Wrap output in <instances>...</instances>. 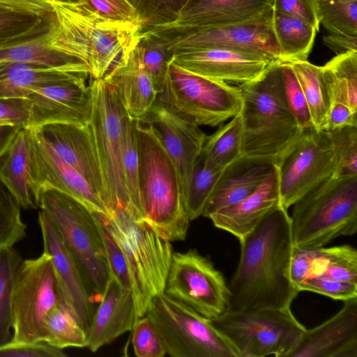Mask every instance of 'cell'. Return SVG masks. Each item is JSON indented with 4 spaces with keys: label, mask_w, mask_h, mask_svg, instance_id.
<instances>
[{
    "label": "cell",
    "mask_w": 357,
    "mask_h": 357,
    "mask_svg": "<svg viewBox=\"0 0 357 357\" xmlns=\"http://www.w3.org/2000/svg\"><path fill=\"white\" fill-rule=\"evenodd\" d=\"M87 77L38 89L26 96L31 102L29 128L52 123H89L92 92L86 84Z\"/></svg>",
    "instance_id": "ffe728a7"
},
{
    "label": "cell",
    "mask_w": 357,
    "mask_h": 357,
    "mask_svg": "<svg viewBox=\"0 0 357 357\" xmlns=\"http://www.w3.org/2000/svg\"><path fill=\"white\" fill-rule=\"evenodd\" d=\"M78 1L86 2L93 10L109 18L141 22L135 8L128 0H78Z\"/></svg>",
    "instance_id": "11a10c76"
},
{
    "label": "cell",
    "mask_w": 357,
    "mask_h": 357,
    "mask_svg": "<svg viewBox=\"0 0 357 357\" xmlns=\"http://www.w3.org/2000/svg\"><path fill=\"white\" fill-rule=\"evenodd\" d=\"M294 247H323L357 231V175L331 176L293 205Z\"/></svg>",
    "instance_id": "8992f818"
},
{
    "label": "cell",
    "mask_w": 357,
    "mask_h": 357,
    "mask_svg": "<svg viewBox=\"0 0 357 357\" xmlns=\"http://www.w3.org/2000/svg\"><path fill=\"white\" fill-rule=\"evenodd\" d=\"M136 124L137 120L128 114L122 126L121 160L130 202L133 206L142 207L139 192V158Z\"/></svg>",
    "instance_id": "8d00e7d4"
},
{
    "label": "cell",
    "mask_w": 357,
    "mask_h": 357,
    "mask_svg": "<svg viewBox=\"0 0 357 357\" xmlns=\"http://www.w3.org/2000/svg\"><path fill=\"white\" fill-rule=\"evenodd\" d=\"M33 198L37 207L52 220L86 284L99 301L109 278V270L92 212L70 195L47 186L41 187Z\"/></svg>",
    "instance_id": "52a82bcc"
},
{
    "label": "cell",
    "mask_w": 357,
    "mask_h": 357,
    "mask_svg": "<svg viewBox=\"0 0 357 357\" xmlns=\"http://www.w3.org/2000/svg\"><path fill=\"white\" fill-rule=\"evenodd\" d=\"M278 158L242 155L220 173L202 215L234 205L252 194L275 167Z\"/></svg>",
    "instance_id": "cb8c5ba5"
},
{
    "label": "cell",
    "mask_w": 357,
    "mask_h": 357,
    "mask_svg": "<svg viewBox=\"0 0 357 357\" xmlns=\"http://www.w3.org/2000/svg\"><path fill=\"white\" fill-rule=\"evenodd\" d=\"M38 223L43 251L51 257L63 300L87 335L93 315L85 281L52 220L43 211L38 213Z\"/></svg>",
    "instance_id": "44dd1931"
},
{
    "label": "cell",
    "mask_w": 357,
    "mask_h": 357,
    "mask_svg": "<svg viewBox=\"0 0 357 357\" xmlns=\"http://www.w3.org/2000/svg\"><path fill=\"white\" fill-rule=\"evenodd\" d=\"M47 1L54 15L50 46L86 64L93 79H102L142 38L139 21L105 17L84 1Z\"/></svg>",
    "instance_id": "7a4b0ae2"
},
{
    "label": "cell",
    "mask_w": 357,
    "mask_h": 357,
    "mask_svg": "<svg viewBox=\"0 0 357 357\" xmlns=\"http://www.w3.org/2000/svg\"><path fill=\"white\" fill-rule=\"evenodd\" d=\"M149 124L177 171L181 192L189 183L195 163L206 135L199 126L178 114L157 98L148 112L137 119Z\"/></svg>",
    "instance_id": "2e32d148"
},
{
    "label": "cell",
    "mask_w": 357,
    "mask_h": 357,
    "mask_svg": "<svg viewBox=\"0 0 357 357\" xmlns=\"http://www.w3.org/2000/svg\"><path fill=\"white\" fill-rule=\"evenodd\" d=\"M89 67L77 62L61 67L32 64L0 65V98L26 97L38 89L90 75Z\"/></svg>",
    "instance_id": "83f0119b"
},
{
    "label": "cell",
    "mask_w": 357,
    "mask_h": 357,
    "mask_svg": "<svg viewBox=\"0 0 357 357\" xmlns=\"http://www.w3.org/2000/svg\"><path fill=\"white\" fill-rule=\"evenodd\" d=\"M45 331L44 342L55 348L63 350L69 347H87L86 333L64 301L49 312Z\"/></svg>",
    "instance_id": "e575fe53"
},
{
    "label": "cell",
    "mask_w": 357,
    "mask_h": 357,
    "mask_svg": "<svg viewBox=\"0 0 357 357\" xmlns=\"http://www.w3.org/2000/svg\"><path fill=\"white\" fill-rule=\"evenodd\" d=\"M279 206L281 205L275 165L252 194L234 205L215 212L208 218L214 226L229 232L239 241Z\"/></svg>",
    "instance_id": "4316f807"
},
{
    "label": "cell",
    "mask_w": 357,
    "mask_h": 357,
    "mask_svg": "<svg viewBox=\"0 0 357 357\" xmlns=\"http://www.w3.org/2000/svg\"><path fill=\"white\" fill-rule=\"evenodd\" d=\"M332 103H342L357 112V51L337 54L321 66Z\"/></svg>",
    "instance_id": "1f68e13d"
},
{
    "label": "cell",
    "mask_w": 357,
    "mask_h": 357,
    "mask_svg": "<svg viewBox=\"0 0 357 357\" xmlns=\"http://www.w3.org/2000/svg\"><path fill=\"white\" fill-rule=\"evenodd\" d=\"M298 289L299 291L315 292L343 301L357 297V284L324 277H316L307 280Z\"/></svg>",
    "instance_id": "f907efd6"
},
{
    "label": "cell",
    "mask_w": 357,
    "mask_h": 357,
    "mask_svg": "<svg viewBox=\"0 0 357 357\" xmlns=\"http://www.w3.org/2000/svg\"><path fill=\"white\" fill-rule=\"evenodd\" d=\"M55 1H61V2H68V3L78 1V0H55Z\"/></svg>",
    "instance_id": "91938a15"
},
{
    "label": "cell",
    "mask_w": 357,
    "mask_h": 357,
    "mask_svg": "<svg viewBox=\"0 0 357 357\" xmlns=\"http://www.w3.org/2000/svg\"><path fill=\"white\" fill-rule=\"evenodd\" d=\"M273 10L298 18L319 30L317 0H273Z\"/></svg>",
    "instance_id": "db71d44e"
},
{
    "label": "cell",
    "mask_w": 357,
    "mask_h": 357,
    "mask_svg": "<svg viewBox=\"0 0 357 357\" xmlns=\"http://www.w3.org/2000/svg\"><path fill=\"white\" fill-rule=\"evenodd\" d=\"M21 128L13 126H0V158L6 152Z\"/></svg>",
    "instance_id": "680465c9"
},
{
    "label": "cell",
    "mask_w": 357,
    "mask_h": 357,
    "mask_svg": "<svg viewBox=\"0 0 357 357\" xmlns=\"http://www.w3.org/2000/svg\"><path fill=\"white\" fill-rule=\"evenodd\" d=\"M140 43L144 68L158 95L165 88L171 56L163 47L146 38H142Z\"/></svg>",
    "instance_id": "7dc6e473"
},
{
    "label": "cell",
    "mask_w": 357,
    "mask_h": 357,
    "mask_svg": "<svg viewBox=\"0 0 357 357\" xmlns=\"http://www.w3.org/2000/svg\"><path fill=\"white\" fill-rule=\"evenodd\" d=\"M54 21L52 17L31 31L0 45V65L24 63L61 67L82 62L54 50L49 45L50 32Z\"/></svg>",
    "instance_id": "f1b7e54d"
},
{
    "label": "cell",
    "mask_w": 357,
    "mask_h": 357,
    "mask_svg": "<svg viewBox=\"0 0 357 357\" xmlns=\"http://www.w3.org/2000/svg\"><path fill=\"white\" fill-rule=\"evenodd\" d=\"M306 99L314 128L325 130L331 107L328 91L321 66L306 61L289 62Z\"/></svg>",
    "instance_id": "836d02e7"
},
{
    "label": "cell",
    "mask_w": 357,
    "mask_h": 357,
    "mask_svg": "<svg viewBox=\"0 0 357 357\" xmlns=\"http://www.w3.org/2000/svg\"><path fill=\"white\" fill-rule=\"evenodd\" d=\"M164 293L209 319L227 310L229 290L222 273L195 249L173 252Z\"/></svg>",
    "instance_id": "9a60e30c"
},
{
    "label": "cell",
    "mask_w": 357,
    "mask_h": 357,
    "mask_svg": "<svg viewBox=\"0 0 357 357\" xmlns=\"http://www.w3.org/2000/svg\"><path fill=\"white\" fill-rule=\"evenodd\" d=\"M173 357H238L211 319L163 293L154 297L145 314Z\"/></svg>",
    "instance_id": "9c48e42d"
},
{
    "label": "cell",
    "mask_w": 357,
    "mask_h": 357,
    "mask_svg": "<svg viewBox=\"0 0 357 357\" xmlns=\"http://www.w3.org/2000/svg\"><path fill=\"white\" fill-rule=\"evenodd\" d=\"M92 107L89 123L92 129L105 183L104 208L130 203L121 160L123 122L128 114L118 96L103 79L89 82Z\"/></svg>",
    "instance_id": "4fadbf2b"
},
{
    "label": "cell",
    "mask_w": 357,
    "mask_h": 357,
    "mask_svg": "<svg viewBox=\"0 0 357 357\" xmlns=\"http://www.w3.org/2000/svg\"><path fill=\"white\" fill-rule=\"evenodd\" d=\"M276 169L280 205L288 210L333 176L335 158L327 132L302 130L278 158Z\"/></svg>",
    "instance_id": "5bb4252c"
},
{
    "label": "cell",
    "mask_w": 357,
    "mask_h": 357,
    "mask_svg": "<svg viewBox=\"0 0 357 357\" xmlns=\"http://www.w3.org/2000/svg\"><path fill=\"white\" fill-rule=\"evenodd\" d=\"M274 61L262 54L220 47L184 50L171 56L172 63L188 71L239 84L255 79Z\"/></svg>",
    "instance_id": "ac0fdd59"
},
{
    "label": "cell",
    "mask_w": 357,
    "mask_h": 357,
    "mask_svg": "<svg viewBox=\"0 0 357 357\" xmlns=\"http://www.w3.org/2000/svg\"><path fill=\"white\" fill-rule=\"evenodd\" d=\"M62 349L45 342H29L10 340L0 345V357H65Z\"/></svg>",
    "instance_id": "816d5d0a"
},
{
    "label": "cell",
    "mask_w": 357,
    "mask_h": 357,
    "mask_svg": "<svg viewBox=\"0 0 357 357\" xmlns=\"http://www.w3.org/2000/svg\"><path fill=\"white\" fill-rule=\"evenodd\" d=\"M30 174L29 130L23 128L0 158V183L26 210L38 208L29 188Z\"/></svg>",
    "instance_id": "f546056e"
},
{
    "label": "cell",
    "mask_w": 357,
    "mask_h": 357,
    "mask_svg": "<svg viewBox=\"0 0 357 357\" xmlns=\"http://www.w3.org/2000/svg\"><path fill=\"white\" fill-rule=\"evenodd\" d=\"M142 24V31L174 20L188 0H128Z\"/></svg>",
    "instance_id": "7bdbcfd3"
},
{
    "label": "cell",
    "mask_w": 357,
    "mask_h": 357,
    "mask_svg": "<svg viewBox=\"0 0 357 357\" xmlns=\"http://www.w3.org/2000/svg\"><path fill=\"white\" fill-rule=\"evenodd\" d=\"M53 13L47 16L14 9H0V45L31 31Z\"/></svg>",
    "instance_id": "bcb514c9"
},
{
    "label": "cell",
    "mask_w": 357,
    "mask_h": 357,
    "mask_svg": "<svg viewBox=\"0 0 357 357\" xmlns=\"http://www.w3.org/2000/svg\"><path fill=\"white\" fill-rule=\"evenodd\" d=\"M273 0H188L172 22L142 32L242 23L269 16Z\"/></svg>",
    "instance_id": "603a6c76"
},
{
    "label": "cell",
    "mask_w": 357,
    "mask_h": 357,
    "mask_svg": "<svg viewBox=\"0 0 357 357\" xmlns=\"http://www.w3.org/2000/svg\"><path fill=\"white\" fill-rule=\"evenodd\" d=\"M331 142L335 170L332 176L357 175V126H345L326 131Z\"/></svg>",
    "instance_id": "60d3db41"
},
{
    "label": "cell",
    "mask_w": 357,
    "mask_h": 357,
    "mask_svg": "<svg viewBox=\"0 0 357 357\" xmlns=\"http://www.w3.org/2000/svg\"><path fill=\"white\" fill-rule=\"evenodd\" d=\"M31 128L86 181L102 199L105 192V183L89 123H52Z\"/></svg>",
    "instance_id": "d6986e66"
},
{
    "label": "cell",
    "mask_w": 357,
    "mask_h": 357,
    "mask_svg": "<svg viewBox=\"0 0 357 357\" xmlns=\"http://www.w3.org/2000/svg\"><path fill=\"white\" fill-rule=\"evenodd\" d=\"M272 26L283 62L307 60L318 31L313 26L274 10Z\"/></svg>",
    "instance_id": "4dcf8cb0"
},
{
    "label": "cell",
    "mask_w": 357,
    "mask_h": 357,
    "mask_svg": "<svg viewBox=\"0 0 357 357\" xmlns=\"http://www.w3.org/2000/svg\"><path fill=\"white\" fill-rule=\"evenodd\" d=\"M101 217L128 260L137 319L145 316L151 300L165 292L173 248L144 219L142 207L116 203Z\"/></svg>",
    "instance_id": "3957f363"
},
{
    "label": "cell",
    "mask_w": 357,
    "mask_h": 357,
    "mask_svg": "<svg viewBox=\"0 0 357 357\" xmlns=\"http://www.w3.org/2000/svg\"><path fill=\"white\" fill-rule=\"evenodd\" d=\"M288 357H357V297L334 316L305 330Z\"/></svg>",
    "instance_id": "7402d4cb"
},
{
    "label": "cell",
    "mask_w": 357,
    "mask_h": 357,
    "mask_svg": "<svg viewBox=\"0 0 357 357\" xmlns=\"http://www.w3.org/2000/svg\"><path fill=\"white\" fill-rule=\"evenodd\" d=\"M142 38L161 46L171 56L184 50L220 47L257 53L283 62L273 29L272 14L237 24L143 32Z\"/></svg>",
    "instance_id": "7c38bea8"
},
{
    "label": "cell",
    "mask_w": 357,
    "mask_h": 357,
    "mask_svg": "<svg viewBox=\"0 0 357 357\" xmlns=\"http://www.w3.org/2000/svg\"><path fill=\"white\" fill-rule=\"evenodd\" d=\"M31 102L27 97L0 98V123L29 128Z\"/></svg>",
    "instance_id": "f5cc1de1"
},
{
    "label": "cell",
    "mask_w": 357,
    "mask_h": 357,
    "mask_svg": "<svg viewBox=\"0 0 357 357\" xmlns=\"http://www.w3.org/2000/svg\"><path fill=\"white\" fill-rule=\"evenodd\" d=\"M92 214L102 241L109 275L113 276L122 286L132 291L131 277L125 254L107 229L101 213L92 212Z\"/></svg>",
    "instance_id": "f6af8a7d"
},
{
    "label": "cell",
    "mask_w": 357,
    "mask_h": 357,
    "mask_svg": "<svg viewBox=\"0 0 357 357\" xmlns=\"http://www.w3.org/2000/svg\"><path fill=\"white\" fill-rule=\"evenodd\" d=\"M50 256L22 260L13 295V341L44 342L49 312L63 301Z\"/></svg>",
    "instance_id": "8fae6325"
},
{
    "label": "cell",
    "mask_w": 357,
    "mask_h": 357,
    "mask_svg": "<svg viewBox=\"0 0 357 357\" xmlns=\"http://www.w3.org/2000/svg\"><path fill=\"white\" fill-rule=\"evenodd\" d=\"M243 127L241 113L206 137L200 156L210 168L221 172L243 155Z\"/></svg>",
    "instance_id": "d6a6232c"
},
{
    "label": "cell",
    "mask_w": 357,
    "mask_h": 357,
    "mask_svg": "<svg viewBox=\"0 0 357 357\" xmlns=\"http://www.w3.org/2000/svg\"><path fill=\"white\" fill-rule=\"evenodd\" d=\"M211 321L238 357H288L306 330L290 308L226 311Z\"/></svg>",
    "instance_id": "ba28073f"
},
{
    "label": "cell",
    "mask_w": 357,
    "mask_h": 357,
    "mask_svg": "<svg viewBox=\"0 0 357 357\" xmlns=\"http://www.w3.org/2000/svg\"><path fill=\"white\" fill-rule=\"evenodd\" d=\"M324 44L336 54L357 51V37L328 33L323 37Z\"/></svg>",
    "instance_id": "6f0895ef"
},
{
    "label": "cell",
    "mask_w": 357,
    "mask_h": 357,
    "mask_svg": "<svg viewBox=\"0 0 357 357\" xmlns=\"http://www.w3.org/2000/svg\"><path fill=\"white\" fill-rule=\"evenodd\" d=\"M349 126H357L356 112L346 105L332 103L330 107L325 131Z\"/></svg>",
    "instance_id": "9f6ffc18"
},
{
    "label": "cell",
    "mask_w": 357,
    "mask_h": 357,
    "mask_svg": "<svg viewBox=\"0 0 357 357\" xmlns=\"http://www.w3.org/2000/svg\"><path fill=\"white\" fill-rule=\"evenodd\" d=\"M136 128L144 219L163 239L183 241L190 220L177 171L151 126L137 120Z\"/></svg>",
    "instance_id": "5b68a950"
},
{
    "label": "cell",
    "mask_w": 357,
    "mask_h": 357,
    "mask_svg": "<svg viewBox=\"0 0 357 357\" xmlns=\"http://www.w3.org/2000/svg\"><path fill=\"white\" fill-rule=\"evenodd\" d=\"M132 331V343L137 356L163 357L166 355L167 351L160 335L146 315L136 320Z\"/></svg>",
    "instance_id": "c3c4849f"
},
{
    "label": "cell",
    "mask_w": 357,
    "mask_h": 357,
    "mask_svg": "<svg viewBox=\"0 0 357 357\" xmlns=\"http://www.w3.org/2000/svg\"><path fill=\"white\" fill-rule=\"evenodd\" d=\"M321 277L357 284V250L349 245L335 246Z\"/></svg>",
    "instance_id": "681fc988"
},
{
    "label": "cell",
    "mask_w": 357,
    "mask_h": 357,
    "mask_svg": "<svg viewBox=\"0 0 357 357\" xmlns=\"http://www.w3.org/2000/svg\"><path fill=\"white\" fill-rule=\"evenodd\" d=\"M335 246L299 248L294 247L290 276L293 284L298 287L305 280L321 277L335 252Z\"/></svg>",
    "instance_id": "ab89813d"
},
{
    "label": "cell",
    "mask_w": 357,
    "mask_h": 357,
    "mask_svg": "<svg viewBox=\"0 0 357 357\" xmlns=\"http://www.w3.org/2000/svg\"><path fill=\"white\" fill-rule=\"evenodd\" d=\"M99 302L87 331V347L92 352L132 331L137 319L132 291L113 276L109 275Z\"/></svg>",
    "instance_id": "d4e9b609"
},
{
    "label": "cell",
    "mask_w": 357,
    "mask_h": 357,
    "mask_svg": "<svg viewBox=\"0 0 357 357\" xmlns=\"http://www.w3.org/2000/svg\"><path fill=\"white\" fill-rule=\"evenodd\" d=\"M220 172L208 167L199 155L183 195L184 205L190 221L202 215Z\"/></svg>",
    "instance_id": "74e56055"
},
{
    "label": "cell",
    "mask_w": 357,
    "mask_h": 357,
    "mask_svg": "<svg viewBox=\"0 0 357 357\" xmlns=\"http://www.w3.org/2000/svg\"><path fill=\"white\" fill-rule=\"evenodd\" d=\"M29 188L33 195L43 186L59 190L73 197L91 212L105 213L100 196L86 181L63 161L31 128Z\"/></svg>",
    "instance_id": "e0dca14e"
},
{
    "label": "cell",
    "mask_w": 357,
    "mask_h": 357,
    "mask_svg": "<svg viewBox=\"0 0 357 357\" xmlns=\"http://www.w3.org/2000/svg\"><path fill=\"white\" fill-rule=\"evenodd\" d=\"M102 79L133 119L143 117L157 98L158 93L144 66L140 42L123 53Z\"/></svg>",
    "instance_id": "484cf974"
},
{
    "label": "cell",
    "mask_w": 357,
    "mask_h": 357,
    "mask_svg": "<svg viewBox=\"0 0 357 357\" xmlns=\"http://www.w3.org/2000/svg\"><path fill=\"white\" fill-rule=\"evenodd\" d=\"M239 242L227 311L290 308L299 291L290 276L294 245L287 210L276 207Z\"/></svg>",
    "instance_id": "6da1fadb"
},
{
    "label": "cell",
    "mask_w": 357,
    "mask_h": 357,
    "mask_svg": "<svg viewBox=\"0 0 357 357\" xmlns=\"http://www.w3.org/2000/svg\"><path fill=\"white\" fill-rule=\"evenodd\" d=\"M21 206L0 183V250L12 248L26 235Z\"/></svg>",
    "instance_id": "b9f144b4"
},
{
    "label": "cell",
    "mask_w": 357,
    "mask_h": 357,
    "mask_svg": "<svg viewBox=\"0 0 357 357\" xmlns=\"http://www.w3.org/2000/svg\"><path fill=\"white\" fill-rule=\"evenodd\" d=\"M281 62H273L259 77L237 86L244 155L278 158L301 131L286 101Z\"/></svg>",
    "instance_id": "277c9868"
},
{
    "label": "cell",
    "mask_w": 357,
    "mask_h": 357,
    "mask_svg": "<svg viewBox=\"0 0 357 357\" xmlns=\"http://www.w3.org/2000/svg\"><path fill=\"white\" fill-rule=\"evenodd\" d=\"M22 261V257L13 247L0 250V345L13 337V295Z\"/></svg>",
    "instance_id": "d590c367"
},
{
    "label": "cell",
    "mask_w": 357,
    "mask_h": 357,
    "mask_svg": "<svg viewBox=\"0 0 357 357\" xmlns=\"http://www.w3.org/2000/svg\"><path fill=\"white\" fill-rule=\"evenodd\" d=\"M317 9L328 33L357 37V0H317Z\"/></svg>",
    "instance_id": "f35d334b"
},
{
    "label": "cell",
    "mask_w": 357,
    "mask_h": 357,
    "mask_svg": "<svg viewBox=\"0 0 357 357\" xmlns=\"http://www.w3.org/2000/svg\"><path fill=\"white\" fill-rule=\"evenodd\" d=\"M0 126H4V125H3V124L0 123Z\"/></svg>",
    "instance_id": "94428289"
},
{
    "label": "cell",
    "mask_w": 357,
    "mask_h": 357,
    "mask_svg": "<svg viewBox=\"0 0 357 357\" xmlns=\"http://www.w3.org/2000/svg\"><path fill=\"white\" fill-rule=\"evenodd\" d=\"M157 98L198 126H217L238 114L237 86L207 78L172 63L163 91Z\"/></svg>",
    "instance_id": "30bf717a"
},
{
    "label": "cell",
    "mask_w": 357,
    "mask_h": 357,
    "mask_svg": "<svg viewBox=\"0 0 357 357\" xmlns=\"http://www.w3.org/2000/svg\"><path fill=\"white\" fill-rule=\"evenodd\" d=\"M280 69L286 101L298 128L302 130L314 127L306 99L292 67L289 62H281Z\"/></svg>",
    "instance_id": "ee69618b"
}]
</instances>
